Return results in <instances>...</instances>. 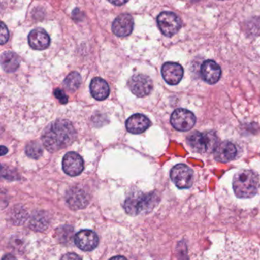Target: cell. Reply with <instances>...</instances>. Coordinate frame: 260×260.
Instances as JSON below:
<instances>
[{"mask_svg":"<svg viewBox=\"0 0 260 260\" xmlns=\"http://www.w3.org/2000/svg\"><path fill=\"white\" fill-rule=\"evenodd\" d=\"M28 43L32 49L42 51L49 47L51 39L45 30L36 28L28 35Z\"/></svg>","mask_w":260,"mask_h":260,"instance_id":"obj_15","label":"cell"},{"mask_svg":"<svg viewBox=\"0 0 260 260\" xmlns=\"http://www.w3.org/2000/svg\"><path fill=\"white\" fill-rule=\"evenodd\" d=\"M42 138L45 148L56 152L72 144L77 138V132L69 121L57 120L45 129Z\"/></svg>","mask_w":260,"mask_h":260,"instance_id":"obj_1","label":"cell"},{"mask_svg":"<svg viewBox=\"0 0 260 260\" xmlns=\"http://www.w3.org/2000/svg\"><path fill=\"white\" fill-rule=\"evenodd\" d=\"M1 150H2V151H1V156H4V155L7 154V152H8V149L4 147V146L1 147Z\"/></svg>","mask_w":260,"mask_h":260,"instance_id":"obj_29","label":"cell"},{"mask_svg":"<svg viewBox=\"0 0 260 260\" xmlns=\"http://www.w3.org/2000/svg\"><path fill=\"white\" fill-rule=\"evenodd\" d=\"M1 40H0V43L1 45H4L8 42L9 38H10V33H9L8 28L6 26L5 24L2 22V25H1Z\"/></svg>","mask_w":260,"mask_h":260,"instance_id":"obj_25","label":"cell"},{"mask_svg":"<svg viewBox=\"0 0 260 260\" xmlns=\"http://www.w3.org/2000/svg\"><path fill=\"white\" fill-rule=\"evenodd\" d=\"M15 170L13 169L9 168V167H4L2 168V176L5 179H9V180H14V179H18L16 176L11 175L12 173H15Z\"/></svg>","mask_w":260,"mask_h":260,"instance_id":"obj_26","label":"cell"},{"mask_svg":"<svg viewBox=\"0 0 260 260\" xmlns=\"http://www.w3.org/2000/svg\"><path fill=\"white\" fill-rule=\"evenodd\" d=\"M187 142L191 150L196 153H211L214 152L219 144L218 137L214 132H198L190 134Z\"/></svg>","mask_w":260,"mask_h":260,"instance_id":"obj_4","label":"cell"},{"mask_svg":"<svg viewBox=\"0 0 260 260\" xmlns=\"http://www.w3.org/2000/svg\"><path fill=\"white\" fill-rule=\"evenodd\" d=\"M150 121L142 114H135L126 121L127 132L135 135L143 133L150 126Z\"/></svg>","mask_w":260,"mask_h":260,"instance_id":"obj_16","label":"cell"},{"mask_svg":"<svg viewBox=\"0 0 260 260\" xmlns=\"http://www.w3.org/2000/svg\"><path fill=\"white\" fill-rule=\"evenodd\" d=\"M201 75L206 83L214 84L221 77V69L214 60H208L201 67Z\"/></svg>","mask_w":260,"mask_h":260,"instance_id":"obj_14","label":"cell"},{"mask_svg":"<svg viewBox=\"0 0 260 260\" xmlns=\"http://www.w3.org/2000/svg\"><path fill=\"white\" fill-rule=\"evenodd\" d=\"M159 202L157 193L133 192L127 196L123 206L129 215H143L153 211Z\"/></svg>","mask_w":260,"mask_h":260,"instance_id":"obj_2","label":"cell"},{"mask_svg":"<svg viewBox=\"0 0 260 260\" xmlns=\"http://www.w3.org/2000/svg\"><path fill=\"white\" fill-rule=\"evenodd\" d=\"M9 258V256H5V257H4V258ZM10 258H15V257H13V256H10Z\"/></svg>","mask_w":260,"mask_h":260,"instance_id":"obj_31","label":"cell"},{"mask_svg":"<svg viewBox=\"0 0 260 260\" xmlns=\"http://www.w3.org/2000/svg\"><path fill=\"white\" fill-rule=\"evenodd\" d=\"M62 166L64 173L71 176H78L84 169L83 158L74 152H69L65 155Z\"/></svg>","mask_w":260,"mask_h":260,"instance_id":"obj_11","label":"cell"},{"mask_svg":"<svg viewBox=\"0 0 260 260\" xmlns=\"http://www.w3.org/2000/svg\"><path fill=\"white\" fill-rule=\"evenodd\" d=\"M157 24L161 32L167 37L175 36L182 26L180 19L171 12L161 13L157 17Z\"/></svg>","mask_w":260,"mask_h":260,"instance_id":"obj_6","label":"cell"},{"mask_svg":"<svg viewBox=\"0 0 260 260\" xmlns=\"http://www.w3.org/2000/svg\"><path fill=\"white\" fill-rule=\"evenodd\" d=\"M259 185L258 175L252 170H240L236 173L233 179L234 193L240 199L253 197L258 192Z\"/></svg>","mask_w":260,"mask_h":260,"instance_id":"obj_3","label":"cell"},{"mask_svg":"<svg viewBox=\"0 0 260 260\" xmlns=\"http://www.w3.org/2000/svg\"><path fill=\"white\" fill-rule=\"evenodd\" d=\"M214 153V159L217 162H228L235 158L237 150L233 143L223 141L218 144Z\"/></svg>","mask_w":260,"mask_h":260,"instance_id":"obj_17","label":"cell"},{"mask_svg":"<svg viewBox=\"0 0 260 260\" xmlns=\"http://www.w3.org/2000/svg\"><path fill=\"white\" fill-rule=\"evenodd\" d=\"M62 258H63V259H64V258L69 259V258H80V257L74 253H69L62 256Z\"/></svg>","mask_w":260,"mask_h":260,"instance_id":"obj_28","label":"cell"},{"mask_svg":"<svg viewBox=\"0 0 260 260\" xmlns=\"http://www.w3.org/2000/svg\"><path fill=\"white\" fill-rule=\"evenodd\" d=\"M74 243L81 250L89 252L98 246L99 237L95 232L91 230H83L76 234Z\"/></svg>","mask_w":260,"mask_h":260,"instance_id":"obj_10","label":"cell"},{"mask_svg":"<svg viewBox=\"0 0 260 260\" xmlns=\"http://www.w3.org/2000/svg\"><path fill=\"white\" fill-rule=\"evenodd\" d=\"M108 1L115 6H122L125 4L128 0H108Z\"/></svg>","mask_w":260,"mask_h":260,"instance_id":"obj_27","label":"cell"},{"mask_svg":"<svg viewBox=\"0 0 260 260\" xmlns=\"http://www.w3.org/2000/svg\"><path fill=\"white\" fill-rule=\"evenodd\" d=\"M220 1H225V0H220Z\"/></svg>","mask_w":260,"mask_h":260,"instance_id":"obj_33","label":"cell"},{"mask_svg":"<svg viewBox=\"0 0 260 260\" xmlns=\"http://www.w3.org/2000/svg\"><path fill=\"white\" fill-rule=\"evenodd\" d=\"M191 1H198V0H191Z\"/></svg>","mask_w":260,"mask_h":260,"instance_id":"obj_32","label":"cell"},{"mask_svg":"<svg viewBox=\"0 0 260 260\" xmlns=\"http://www.w3.org/2000/svg\"><path fill=\"white\" fill-rule=\"evenodd\" d=\"M66 200L70 208L77 211L87 206L89 202V196L83 188L74 187L67 193Z\"/></svg>","mask_w":260,"mask_h":260,"instance_id":"obj_9","label":"cell"},{"mask_svg":"<svg viewBox=\"0 0 260 260\" xmlns=\"http://www.w3.org/2000/svg\"><path fill=\"white\" fill-rule=\"evenodd\" d=\"M10 220L15 225H22L28 219V212L22 207H15L10 214Z\"/></svg>","mask_w":260,"mask_h":260,"instance_id":"obj_22","label":"cell"},{"mask_svg":"<svg viewBox=\"0 0 260 260\" xmlns=\"http://www.w3.org/2000/svg\"><path fill=\"white\" fill-rule=\"evenodd\" d=\"M90 92L94 99L102 101L109 96L110 88L106 80L100 77H95L91 81Z\"/></svg>","mask_w":260,"mask_h":260,"instance_id":"obj_18","label":"cell"},{"mask_svg":"<svg viewBox=\"0 0 260 260\" xmlns=\"http://www.w3.org/2000/svg\"><path fill=\"white\" fill-rule=\"evenodd\" d=\"M25 152H26L27 156H29L30 158L37 159L42 156V153H43V149L39 143L32 141V142L28 143L27 144Z\"/></svg>","mask_w":260,"mask_h":260,"instance_id":"obj_23","label":"cell"},{"mask_svg":"<svg viewBox=\"0 0 260 260\" xmlns=\"http://www.w3.org/2000/svg\"><path fill=\"white\" fill-rule=\"evenodd\" d=\"M161 73L166 83L171 86H175L182 80L184 70L179 63L167 62L162 65Z\"/></svg>","mask_w":260,"mask_h":260,"instance_id":"obj_12","label":"cell"},{"mask_svg":"<svg viewBox=\"0 0 260 260\" xmlns=\"http://www.w3.org/2000/svg\"><path fill=\"white\" fill-rule=\"evenodd\" d=\"M112 31L118 37L124 38L130 36L134 29V19L129 14L118 16L112 23Z\"/></svg>","mask_w":260,"mask_h":260,"instance_id":"obj_13","label":"cell"},{"mask_svg":"<svg viewBox=\"0 0 260 260\" xmlns=\"http://www.w3.org/2000/svg\"><path fill=\"white\" fill-rule=\"evenodd\" d=\"M54 96L60 101L62 104H66L68 102V95L65 93L64 91L60 89H56L54 92Z\"/></svg>","mask_w":260,"mask_h":260,"instance_id":"obj_24","label":"cell"},{"mask_svg":"<svg viewBox=\"0 0 260 260\" xmlns=\"http://www.w3.org/2000/svg\"><path fill=\"white\" fill-rule=\"evenodd\" d=\"M128 87L132 93L138 97L148 95L153 89V82L147 76L138 74L133 76L128 81Z\"/></svg>","mask_w":260,"mask_h":260,"instance_id":"obj_8","label":"cell"},{"mask_svg":"<svg viewBox=\"0 0 260 260\" xmlns=\"http://www.w3.org/2000/svg\"><path fill=\"white\" fill-rule=\"evenodd\" d=\"M1 65L6 72H15L20 65V60L17 54L11 51H7L1 56Z\"/></svg>","mask_w":260,"mask_h":260,"instance_id":"obj_19","label":"cell"},{"mask_svg":"<svg viewBox=\"0 0 260 260\" xmlns=\"http://www.w3.org/2000/svg\"><path fill=\"white\" fill-rule=\"evenodd\" d=\"M170 178L176 187L180 189H185L192 185L194 175L188 166L180 164L173 167L170 171Z\"/></svg>","mask_w":260,"mask_h":260,"instance_id":"obj_5","label":"cell"},{"mask_svg":"<svg viewBox=\"0 0 260 260\" xmlns=\"http://www.w3.org/2000/svg\"><path fill=\"white\" fill-rule=\"evenodd\" d=\"M49 224V218L46 213L38 211L35 213L30 220V226L34 231H45Z\"/></svg>","mask_w":260,"mask_h":260,"instance_id":"obj_20","label":"cell"},{"mask_svg":"<svg viewBox=\"0 0 260 260\" xmlns=\"http://www.w3.org/2000/svg\"><path fill=\"white\" fill-rule=\"evenodd\" d=\"M81 76L77 72H72L65 78L63 84L70 92H75L81 85Z\"/></svg>","mask_w":260,"mask_h":260,"instance_id":"obj_21","label":"cell"},{"mask_svg":"<svg viewBox=\"0 0 260 260\" xmlns=\"http://www.w3.org/2000/svg\"><path fill=\"white\" fill-rule=\"evenodd\" d=\"M113 258H124V257H123V256H117V257H113Z\"/></svg>","mask_w":260,"mask_h":260,"instance_id":"obj_30","label":"cell"},{"mask_svg":"<svg viewBox=\"0 0 260 260\" xmlns=\"http://www.w3.org/2000/svg\"><path fill=\"white\" fill-rule=\"evenodd\" d=\"M172 125L179 132H188L194 127L196 118L192 112L185 109H177L173 112L170 118Z\"/></svg>","mask_w":260,"mask_h":260,"instance_id":"obj_7","label":"cell"}]
</instances>
